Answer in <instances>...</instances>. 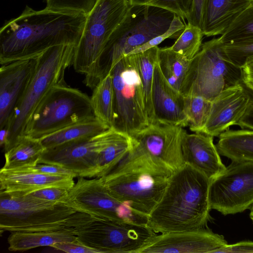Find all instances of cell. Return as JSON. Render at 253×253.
Here are the masks:
<instances>
[{"label":"cell","mask_w":253,"mask_h":253,"mask_svg":"<svg viewBox=\"0 0 253 253\" xmlns=\"http://www.w3.org/2000/svg\"><path fill=\"white\" fill-rule=\"evenodd\" d=\"M213 137L203 132L185 133L182 143L183 160L211 181L225 169Z\"/></svg>","instance_id":"44dd1931"},{"label":"cell","mask_w":253,"mask_h":253,"mask_svg":"<svg viewBox=\"0 0 253 253\" xmlns=\"http://www.w3.org/2000/svg\"><path fill=\"white\" fill-rule=\"evenodd\" d=\"M98 0H46V8L56 11L88 15Z\"/></svg>","instance_id":"d590c367"},{"label":"cell","mask_w":253,"mask_h":253,"mask_svg":"<svg viewBox=\"0 0 253 253\" xmlns=\"http://www.w3.org/2000/svg\"><path fill=\"white\" fill-rule=\"evenodd\" d=\"M208 0H192L190 11L186 18L188 23L202 30Z\"/></svg>","instance_id":"f35d334b"},{"label":"cell","mask_w":253,"mask_h":253,"mask_svg":"<svg viewBox=\"0 0 253 253\" xmlns=\"http://www.w3.org/2000/svg\"><path fill=\"white\" fill-rule=\"evenodd\" d=\"M211 210L226 215L242 212L253 206V161L233 160L210 182Z\"/></svg>","instance_id":"4fadbf2b"},{"label":"cell","mask_w":253,"mask_h":253,"mask_svg":"<svg viewBox=\"0 0 253 253\" xmlns=\"http://www.w3.org/2000/svg\"><path fill=\"white\" fill-rule=\"evenodd\" d=\"M172 172L133 148L101 178L115 198L148 217L160 200Z\"/></svg>","instance_id":"3957f363"},{"label":"cell","mask_w":253,"mask_h":253,"mask_svg":"<svg viewBox=\"0 0 253 253\" xmlns=\"http://www.w3.org/2000/svg\"><path fill=\"white\" fill-rule=\"evenodd\" d=\"M215 253H253V242L242 241L232 245L227 244L217 250Z\"/></svg>","instance_id":"b9f144b4"},{"label":"cell","mask_w":253,"mask_h":253,"mask_svg":"<svg viewBox=\"0 0 253 253\" xmlns=\"http://www.w3.org/2000/svg\"><path fill=\"white\" fill-rule=\"evenodd\" d=\"M174 13L150 5H132L128 14L106 43L92 73L84 82L93 88L117 63L135 48L164 33Z\"/></svg>","instance_id":"277c9868"},{"label":"cell","mask_w":253,"mask_h":253,"mask_svg":"<svg viewBox=\"0 0 253 253\" xmlns=\"http://www.w3.org/2000/svg\"><path fill=\"white\" fill-rule=\"evenodd\" d=\"M50 247L68 253H99L98 251L84 245L78 240L57 243Z\"/></svg>","instance_id":"ab89813d"},{"label":"cell","mask_w":253,"mask_h":253,"mask_svg":"<svg viewBox=\"0 0 253 253\" xmlns=\"http://www.w3.org/2000/svg\"><path fill=\"white\" fill-rule=\"evenodd\" d=\"M152 101L154 123L182 127L188 126L184 113V96L168 82L158 61L154 68Z\"/></svg>","instance_id":"d6986e66"},{"label":"cell","mask_w":253,"mask_h":253,"mask_svg":"<svg viewBox=\"0 0 253 253\" xmlns=\"http://www.w3.org/2000/svg\"><path fill=\"white\" fill-rule=\"evenodd\" d=\"M76 230L78 241L99 253H140L158 235L146 224L100 218Z\"/></svg>","instance_id":"8fae6325"},{"label":"cell","mask_w":253,"mask_h":253,"mask_svg":"<svg viewBox=\"0 0 253 253\" xmlns=\"http://www.w3.org/2000/svg\"><path fill=\"white\" fill-rule=\"evenodd\" d=\"M134 144L130 135L118 130L114 137L99 153L96 177L108 174L132 149Z\"/></svg>","instance_id":"4316f807"},{"label":"cell","mask_w":253,"mask_h":253,"mask_svg":"<svg viewBox=\"0 0 253 253\" xmlns=\"http://www.w3.org/2000/svg\"><path fill=\"white\" fill-rule=\"evenodd\" d=\"M191 61L170 47L159 48L158 62L161 70L170 85L180 92Z\"/></svg>","instance_id":"83f0119b"},{"label":"cell","mask_w":253,"mask_h":253,"mask_svg":"<svg viewBox=\"0 0 253 253\" xmlns=\"http://www.w3.org/2000/svg\"><path fill=\"white\" fill-rule=\"evenodd\" d=\"M236 125L242 129L253 130V97L245 114Z\"/></svg>","instance_id":"ee69618b"},{"label":"cell","mask_w":253,"mask_h":253,"mask_svg":"<svg viewBox=\"0 0 253 253\" xmlns=\"http://www.w3.org/2000/svg\"><path fill=\"white\" fill-rule=\"evenodd\" d=\"M159 48L157 46L144 52L132 54L141 80L145 108L150 124L154 123L155 120L152 101V89L154 68L158 61Z\"/></svg>","instance_id":"f546056e"},{"label":"cell","mask_w":253,"mask_h":253,"mask_svg":"<svg viewBox=\"0 0 253 253\" xmlns=\"http://www.w3.org/2000/svg\"><path fill=\"white\" fill-rule=\"evenodd\" d=\"M70 175H48L30 169H5L0 170V190L9 195L24 196L35 191L47 187L70 189L74 184Z\"/></svg>","instance_id":"ffe728a7"},{"label":"cell","mask_w":253,"mask_h":253,"mask_svg":"<svg viewBox=\"0 0 253 253\" xmlns=\"http://www.w3.org/2000/svg\"><path fill=\"white\" fill-rule=\"evenodd\" d=\"M117 131L111 127L94 136L45 149L39 163L61 166L72 170L77 177H96L99 153Z\"/></svg>","instance_id":"5bb4252c"},{"label":"cell","mask_w":253,"mask_h":253,"mask_svg":"<svg viewBox=\"0 0 253 253\" xmlns=\"http://www.w3.org/2000/svg\"><path fill=\"white\" fill-rule=\"evenodd\" d=\"M250 217L253 221V206L250 209Z\"/></svg>","instance_id":"f6af8a7d"},{"label":"cell","mask_w":253,"mask_h":253,"mask_svg":"<svg viewBox=\"0 0 253 253\" xmlns=\"http://www.w3.org/2000/svg\"><path fill=\"white\" fill-rule=\"evenodd\" d=\"M28 169L48 175H70L75 177H77L72 170L56 164L39 163L34 167L28 168Z\"/></svg>","instance_id":"60d3db41"},{"label":"cell","mask_w":253,"mask_h":253,"mask_svg":"<svg viewBox=\"0 0 253 253\" xmlns=\"http://www.w3.org/2000/svg\"><path fill=\"white\" fill-rule=\"evenodd\" d=\"M110 73L114 90L113 127L131 136L150 124L134 55L124 56Z\"/></svg>","instance_id":"30bf717a"},{"label":"cell","mask_w":253,"mask_h":253,"mask_svg":"<svg viewBox=\"0 0 253 253\" xmlns=\"http://www.w3.org/2000/svg\"><path fill=\"white\" fill-rule=\"evenodd\" d=\"M185 25L183 24L180 17L174 14L169 28L164 33L150 40L144 44L135 48L127 55L135 54L144 52L151 48L158 46L168 38H178L183 31Z\"/></svg>","instance_id":"8d00e7d4"},{"label":"cell","mask_w":253,"mask_h":253,"mask_svg":"<svg viewBox=\"0 0 253 253\" xmlns=\"http://www.w3.org/2000/svg\"><path fill=\"white\" fill-rule=\"evenodd\" d=\"M218 137L216 146L220 155L231 161H253V130L228 129Z\"/></svg>","instance_id":"484cf974"},{"label":"cell","mask_w":253,"mask_h":253,"mask_svg":"<svg viewBox=\"0 0 253 253\" xmlns=\"http://www.w3.org/2000/svg\"><path fill=\"white\" fill-rule=\"evenodd\" d=\"M253 38V3L244 10L218 38L222 43Z\"/></svg>","instance_id":"d6a6232c"},{"label":"cell","mask_w":253,"mask_h":253,"mask_svg":"<svg viewBox=\"0 0 253 253\" xmlns=\"http://www.w3.org/2000/svg\"><path fill=\"white\" fill-rule=\"evenodd\" d=\"M131 5H145L170 11L184 19L188 16L192 0H129Z\"/></svg>","instance_id":"e575fe53"},{"label":"cell","mask_w":253,"mask_h":253,"mask_svg":"<svg viewBox=\"0 0 253 253\" xmlns=\"http://www.w3.org/2000/svg\"><path fill=\"white\" fill-rule=\"evenodd\" d=\"M78 177L64 203L95 218L147 224L148 217L115 198L101 177Z\"/></svg>","instance_id":"7c38bea8"},{"label":"cell","mask_w":253,"mask_h":253,"mask_svg":"<svg viewBox=\"0 0 253 253\" xmlns=\"http://www.w3.org/2000/svg\"><path fill=\"white\" fill-rule=\"evenodd\" d=\"M183 127L154 123L131 135L133 148L170 169L184 164L182 143L186 131Z\"/></svg>","instance_id":"9a60e30c"},{"label":"cell","mask_w":253,"mask_h":253,"mask_svg":"<svg viewBox=\"0 0 253 253\" xmlns=\"http://www.w3.org/2000/svg\"><path fill=\"white\" fill-rule=\"evenodd\" d=\"M110 127L94 116L66 126L40 140L45 149H49L94 136Z\"/></svg>","instance_id":"cb8c5ba5"},{"label":"cell","mask_w":253,"mask_h":253,"mask_svg":"<svg viewBox=\"0 0 253 253\" xmlns=\"http://www.w3.org/2000/svg\"><path fill=\"white\" fill-rule=\"evenodd\" d=\"M129 0H98L87 15L80 41L75 48V70L87 76L93 71L106 43L127 17Z\"/></svg>","instance_id":"9c48e42d"},{"label":"cell","mask_w":253,"mask_h":253,"mask_svg":"<svg viewBox=\"0 0 253 253\" xmlns=\"http://www.w3.org/2000/svg\"><path fill=\"white\" fill-rule=\"evenodd\" d=\"M69 189L59 187H47L32 192L27 195L33 198L64 203Z\"/></svg>","instance_id":"74e56055"},{"label":"cell","mask_w":253,"mask_h":253,"mask_svg":"<svg viewBox=\"0 0 253 253\" xmlns=\"http://www.w3.org/2000/svg\"><path fill=\"white\" fill-rule=\"evenodd\" d=\"M75 45H59L36 58V63L27 89L6 125L0 129V143L6 151L24 132L33 112L54 85L65 84L64 75L73 65Z\"/></svg>","instance_id":"5b68a950"},{"label":"cell","mask_w":253,"mask_h":253,"mask_svg":"<svg viewBox=\"0 0 253 253\" xmlns=\"http://www.w3.org/2000/svg\"><path fill=\"white\" fill-rule=\"evenodd\" d=\"M77 240L76 228L35 232H11L7 239L8 250L24 252L40 247Z\"/></svg>","instance_id":"603a6c76"},{"label":"cell","mask_w":253,"mask_h":253,"mask_svg":"<svg viewBox=\"0 0 253 253\" xmlns=\"http://www.w3.org/2000/svg\"><path fill=\"white\" fill-rule=\"evenodd\" d=\"M252 98L242 83L223 90L211 101L210 113L201 132L219 136L236 125L246 112Z\"/></svg>","instance_id":"e0dca14e"},{"label":"cell","mask_w":253,"mask_h":253,"mask_svg":"<svg viewBox=\"0 0 253 253\" xmlns=\"http://www.w3.org/2000/svg\"><path fill=\"white\" fill-rule=\"evenodd\" d=\"M241 69L242 83L253 92V57L247 59Z\"/></svg>","instance_id":"7bdbcfd3"},{"label":"cell","mask_w":253,"mask_h":253,"mask_svg":"<svg viewBox=\"0 0 253 253\" xmlns=\"http://www.w3.org/2000/svg\"><path fill=\"white\" fill-rule=\"evenodd\" d=\"M87 15L26 5L17 17L5 22L0 30V64L35 58L50 47L77 46Z\"/></svg>","instance_id":"6da1fadb"},{"label":"cell","mask_w":253,"mask_h":253,"mask_svg":"<svg viewBox=\"0 0 253 253\" xmlns=\"http://www.w3.org/2000/svg\"><path fill=\"white\" fill-rule=\"evenodd\" d=\"M227 244L222 235L205 227L157 235L140 253H215Z\"/></svg>","instance_id":"2e32d148"},{"label":"cell","mask_w":253,"mask_h":253,"mask_svg":"<svg viewBox=\"0 0 253 253\" xmlns=\"http://www.w3.org/2000/svg\"><path fill=\"white\" fill-rule=\"evenodd\" d=\"M253 0H209L202 29L207 37L223 34Z\"/></svg>","instance_id":"7402d4cb"},{"label":"cell","mask_w":253,"mask_h":253,"mask_svg":"<svg viewBox=\"0 0 253 253\" xmlns=\"http://www.w3.org/2000/svg\"><path fill=\"white\" fill-rule=\"evenodd\" d=\"M218 38L209 41L191 60L181 93L212 101L223 90L242 82V69L224 57Z\"/></svg>","instance_id":"ba28073f"},{"label":"cell","mask_w":253,"mask_h":253,"mask_svg":"<svg viewBox=\"0 0 253 253\" xmlns=\"http://www.w3.org/2000/svg\"><path fill=\"white\" fill-rule=\"evenodd\" d=\"M210 180L188 164L173 171L164 192L148 216L147 225L156 233L198 229L211 218Z\"/></svg>","instance_id":"7a4b0ae2"},{"label":"cell","mask_w":253,"mask_h":253,"mask_svg":"<svg viewBox=\"0 0 253 253\" xmlns=\"http://www.w3.org/2000/svg\"><path fill=\"white\" fill-rule=\"evenodd\" d=\"M90 101L94 116L109 127L114 126V90L110 73L93 88Z\"/></svg>","instance_id":"f1b7e54d"},{"label":"cell","mask_w":253,"mask_h":253,"mask_svg":"<svg viewBox=\"0 0 253 253\" xmlns=\"http://www.w3.org/2000/svg\"><path fill=\"white\" fill-rule=\"evenodd\" d=\"M94 116L88 95L66 84H57L33 112L24 135L40 139Z\"/></svg>","instance_id":"52a82bcc"},{"label":"cell","mask_w":253,"mask_h":253,"mask_svg":"<svg viewBox=\"0 0 253 253\" xmlns=\"http://www.w3.org/2000/svg\"><path fill=\"white\" fill-rule=\"evenodd\" d=\"M95 218L63 202L0 192L1 234L76 228Z\"/></svg>","instance_id":"8992f818"},{"label":"cell","mask_w":253,"mask_h":253,"mask_svg":"<svg viewBox=\"0 0 253 253\" xmlns=\"http://www.w3.org/2000/svg\"><path fill=\"white\" fill-rule=\"evenodd\" d=\"M35 58L19 60L0 65V128L8 123L23 96L36 66Z\"/></svg>","instance_id":"ac0fdd59"},{"label":"cell","mask_w":253,"mask_h":253,"mask_svg":"<svg viewBox=\"0 0 253 253\" xmlns=\"http://www.w3.org/2000/svg\"><path fill=\"white\" fill-rule=\"evenodd\" d=\"M203 36L201 28L188 23L170 48L188 60H191L200 50Z\"/></svg>","instance_id":"1f68e13d"},{"label":"cell","mask_w":253,"mask_h":253,"mask_svg":"<svg viewBox=\"0 0 253 253\" xmlns=\"http://www.w3.org/2000/svg\"><path fill=\"white\" fill-rule=\"evenodd\" d=\"M45 148L39 139L23 135L5 151L3 168L18 169L33 167L39 163Z\"/></svg>","instance_id":"d4e9b609"},{"label":"cell","mask_w":253,"mask_h":253,"mask_svg":"<svg viewBox=\"0 0 253 253\" xmlns=\"http://www.w3.org/2000/svg\"><path fill=\"white\" fill-rule=\"evenodd\" d=\"M221 49L227 61L241 68L248 58L253 57V38L222 43Z\"/></svg>","instance_id":"836d02e7"},{"label":"cell","mask_w":253,"mask_h":253,"mask_svg":"<svg viewBox=\"0 0 253 253\" xmlns=\"http://www.w3.org/2000/svg\"><path fill=\"white\" fill-rule=\"evenodd\" d=\"M211 101L200 96H184V113L188 126L195 132H201L209 117Z\"/></svg>","instance_id":"4dcf8cb0"}]
</instances>
